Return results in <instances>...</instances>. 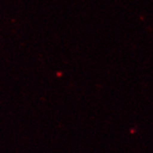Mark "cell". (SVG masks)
I'll return each mask as SVG.
<instances>
[]
</instances>
